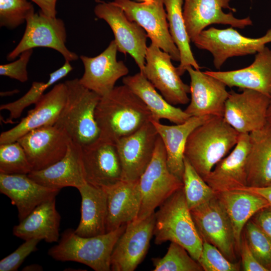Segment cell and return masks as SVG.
<instances>
[{
	"mask_svg": "<svg viewBox=\"0 0 271 271\" xmlns=\"http://www.w3.org/2000/svg\"><path fill=\"white\" fill-rule=\"evenodd\" d=\"M100 139L116 144L153 120L142 99L126 85L114 88L101 97L95 111Z\"/></svg>",
	"mask_w": 271,
	"mask_h": 271,
	"instance_id": "1",
	"label": "cell"
},
{
	"mask_svg": "<svg viewBox=\"0 0 271 271\" xmlns=\"http://www.w3.org/2000/svg\"><path fill=\"white\" fill-rule=\"evenodd\" d=\"M239 135L223 117L212 116L190 133L184 157L203 179L232 150Z\"/></svg>",
	"mask_w": 271,
	"mask_h": 271,
	"instance_id": "2",
	"label": "cell"
},
{
	"mask_svg": "<svg viewBox=\"0 0 271 271\" xmlns=\"http://www.w3.org/2000/svg\"><path fill=\"white\" fill-rule=\"evenodd\" d=\"M64 83L66 100L54 125L81 147L90 145L99 138L95 111L101 96L84 86L78 78Z\"/></svg>",
	"mask_w": 271,
	"mask_h": 271,
	"instance_id": "3",
	"label": "cell"
},
{
	"mask_svg": "<svg viewBox=\"0 0 271 271\" xmlns=\"http://www.w3.org/2000/svg\"><path fill=\"white\" fill-rule=\"evenodd\" d=\"M155 243H177L198 261L202 249L201 238L185 197L183 188L171 195L155 212Z\"/></svg>",
	"mask_w": 271,
	"mask_h": 271,
	"instance_id": "4",
	"label": "cell"
},
{
	"mask_svg": "<svg viewBox=\"0 0 271 271\" xmlns=\"http://www.w3.org/2000/svg\"><path fill=\"white\" fill-rule=\"evenodd\" d=\"M126 226L123 225L113 231L91 237L79 236L74 230L67 229L48 254L56 260L80 262L95 271L111 270L113 247Z\"/></svg>",
	"mask_w": 271,
	"mask_h": 271,
	"instance_id": "5",
	"label": "cell"
},
{
	"mask_svg": "<svg viewBox=\"0 0 271 271\" xmlns=\"http://www.w3.org/2000/svg\"><path fill=\"white\" fill-rule=\"evenodd\" d=\"M166 160L165 147L159 135L152 160L139 179L142 200L136 220L154 213L157 208L183 188L182 181L168 169Z\"/></svg>",
	"mask_w": 271,
	"mask_h": 271,
	"instance_id": "6",
	"label": "cell"
},
{
	"mask_svg": "<svg viewBox=\"0 0 271 271\" xmlns=\"http://www.w3.org/2000/svg\"><path fill=\"white\" fill-rule=\"evenodd\" d=\"M193 43L212 54L214 67L219 69L230 58L254 54L262 50L271 43V29L263 36L252 38L242 35L232 27L224 29L210 27L202 31Z\"/></svg>",
	"mask_w": 271,
	"mask_h": 271,
	"instance_id": "7",
	"label": "cell"
},
{
	"mask_svg": "<svg viewBox=\"0 0 271 271\" xmlns=\"http://www.w3.org/2000/svg\"><path fill=\"white\" fill-rule=\"evenodd\" d=\"M190 212L203 242L214 245L229 260L235 262L239 252L233 227L216 195Z\"/></svg>",
	"mask_w": 271,
	"mask_h": 271,
	"instance_id": "8",
	"label": "cell"
},
{
	"mask_svg": "<svg viewBox=\"0 0 271 271\" xmlns=\"http://www.w3.org/2000/svg\"><path fill=\"white\" fill-rule=\"evenodd\" d=\"M26 23L24 35L17 46L8 54V60H13L23 52L37 47L54 49L70 62L78 59V56L66 46L67 33L62 20L48 17L40 11L30 15Z\"/></svg>",
	"mask_w": 271,
	"mask_h": 271,
	"instance_id": "9",
	"label": "cell"
},
{
	"mask_svg": "<svg viewBox=\"0 0 271 271\" xmlns=\"http://www.w3.org/2000/svg\"><path fill=\"white\" fill-rule=\"evenodd\" d=\"M95 15L104 20L111 29L117 50L132 57L143 73L147 52V33L135 22L129 20L123 11L112 2L99 1Z\"/></svg>",
	"mask_w": 271,
	"mask_h": 271,
	"instance_id": "10",
	"label": "cell"
},
{
	"mask_svg": "<svg viewBox=\"0 0 271 271\" xmlns=\"http://www.w3.org/2000/svg\"><path fill=\"white\" fill-rule=\"evenodd\" d=\"M127 18L142 27L151 42L180 62L179 51L174 43L169 29L164 0H153L152 3H136L131 0H114Z\"/></svg>",
	"mask_w": 271,
	"mask_h": 271,
	"instance_id": "11",
	"label": "cell"
},
{
	"mask_svg": "<svg viewBox=\"0 0 271 271\" xmlns=\"http://www.w3.org/2000/svg\"><path fill=\"white\" fill-rule=\"evenodd\" d=\"M143 74L171 104L184 105L190 102V86L182 80L171 56L152 43L147 47Z\"/></svg>",
	"mask_w": 271,
	"mask_h": 271,
	"instance_id": "12",
	"label": "cell"
},
{
	"mask_svg": "<svg viewBox=\"0 0 271 271\" xmlns=\"http://www.w3.org/2000/svg\"><path fill=\"white\" fill-rule=\"evenodd\" d=\"M155 213L126 224L113 247L110 259L112 271H133L143 261L154 235Z\"/></svg>",
	"mask_w": 271,
	"mask_h": 271,
	"instance_id": "13",
	"label": "cell"
},
{
	"mask_svg": "<svg viewBox=\"0 0 271 271\" xmlns=\"http://www.w3.org/2000/svg\"><path fill=\"white\" fill-rule=\"evenodd\" d=\"M270 98L258 91L244 89L229 92L223 118L239 133H249L267 123Z\"/></svg>",
	"mask_w": 271,
	"mask_h": 271,
	"instance_id": "14",
	"label": "cell"
},
{
	"mask_svg": "<svg viewBox=\"0 0 271 271\" xmlns=\"http://www.w3.org/2000/svg\"><path fill=\"white\" fill-rule=\"evenodd\" d=\"M158 136L150 121L117 141L115 145L121 165L122 180L133 181L140 179L152 160Z\"/></svg>",
	"mask_w": 271,
	"mask_h": 271,
	"instance_id": "15",
	"label": "cell"
},
{
	"mask_svg": "<svg viewBox=\"0 0 271 271\" xmlns=\"http://www.w3.org/2000/svg\"><path fill=\"white\" fill-rule=\"evenodd\" d=\"M17 141L24 149L33 171H39L63 158L71 140L54 125L31 130Z\"/></svg>",
	"mask_w": 271,
	"mask_h": 271,
	"instance_id": "16",
	"label": "cell"
},
{
	"mask_svg": "<svg viewBox=\"0 0 271 271\" xmlns=\"http://www.w3.org/2000/svg\"><path fill=\"white\" fill-rule=\"evenodd\" d=\"M183 15L186 30L193 42L200 33L212 24L227 25L239 29L252 25L248 17L239 19L232 13H225L223 9L236 12L230 6L231 0H183Z\"/></svg>",
	"mask_w": 271,
	"mask_h": 271,
	"instance_id": "17",
	"label": "cell"
},
{
	"mask_svg": "<svg viewBox=\"0 0 271 271\" xmlns=\"http://www.w3.org/2000/svg\"><path fill=\"white\" fill-rule=\"evenodd\" d=\"M190 77L191 99L184 111L190 116L223 117L229 95L221 81L192 66L186 68Z\"/></svg>",
	"mask_w": 271,
	"mask_h": 271,
	"instance_id": "18",
	"label": "cell"
},
{
	"mask_svg": "<svg viewBox=\"0 0 271 271\" xmlns=\"http://www.w3.org/2000/svg\"><path fill=\"white\" fill-rule=\"evenodd\" d=\"M81 147L87 183L105 188L122 180L121 165L115 144L99 139Z\"/></svg>",
	"mask_w": 271,
	"mask_h": 271,
	"instance_id": "19",
	"label": "cell"
},
{
	"mask_svg": "<svg viewBox=\"0 0 271 271\" xmlns=\"http://www.w3.org/2000/svg\"><path fill=\"white\" fill-rule=\"evenodd\" d=\"M117 47L114 40L100 54L89 57L81 55L84 72L79 81L84 86L101 97L109 93L116 82L128 73L122 61L116 59Z\"/></svg>",
	"mask_w": 271,
	"mask_h": 271,
	"instance_id": "20",
	"label": "cell"
},
{
	"mask_svg": "<svg viewBox=\"0 0 271 271\" xmlns=\"http://www.w3.org/2000/svg\"><path fill=\"white\" fill-rule=\"evenodd\" d=\"M66 96L64 82L54 85L51 90L43 94L35 107L17 125L1 133L0 145L17 141L33 129L54 125L65 104Z\"/></svg>",
	"mask_w": 271,
	"mask_h": 271,
	"instance_id": "21",
	"label": "cell"
},
{
	"mask_svg": "<svg viewBox=\"0 0 271 271\" xmlns=\"http://www.w3.org/2000/svg\"><path fill=\"white\" fill-rule=\"evenodd\" d=\"M249 146V133H240L232 150L203 178L216 193L247 186L246 160Z\"/></svg>",
	"mask_w": 271,
	"mask_h": 271,
	"instance_id": "22",
	"label": "cell"
},
{
	"mask_svg": "<svg viewBox=\"0 0 271 271\" xmlns=\"http://www.w3.org/2000/svg\"><path fill=\"white\" fill-rule=\"evenodd\" d=\"M60 190L42 185L26 174L0 173V192L16 206L19 221L42 203L55 198Z\"/></svg>",
	"mask_w": 271,
	"mask_h": 271,
	"instance_id": "23",
	"label": "cell"
},
{
	"mask_svg": "<svg viewBox=\"0 0 271 271\" xmlns=\"http://www.w3.org/2000/svg\"><path fill=\"white\" fill-rule=\"evenodd\" d=\"M204 72L220 80L226 86L251 89L271 97V49L266 46L255 54L253 62L246 67Z\"/></svg>",
	"mask_w": 271,
	"mask_h": 271,
	"instance_id": "24",
	"label": "cell"
},
{
	"mask_svg": "<svg viewBox=\"0 0 271 271\" xmlns=\"http://www.w3.org/2000/svg\"><path fill=\"white\" fill-rule=\"evenodd\" d=\"M28 175L38 183L49 188L59 190L66 187L78 188L87 183L81 146L71 141L63 158L44 169L32 171Z\"/></svg>",
	"mask_w": 271,
	"mask_h": 271,
	"instance_id": "25",
	"label": "cell"
},
{
	"mask_svg": "<svg viewBox=\"0 0 271 271\" xmlns=\"http://www.w3.org/2000/svg\"><path fill=\"white\" fill-rule=\"evenodd\" d=\"M107 197L106 232L136 220L141 204L139 180H120L103 188Z\"/></svg>",
	"mask_w": 271,
	"mask_h": 271,
	"instance_id": "26",
	"label": "cell"
},
{
	"mask_svg": "<svg viewBox=\"0 0 271 271\" xmlns=\"http://www.w3.org/2000/svg\"><path fill=\"white\" fill-rule=\"evenodd\" d=\"M211 116H191L183 123L172 125L151 121L164 145L168 169L182 181L184 170V151L188 138L195 128Z\"/></svg>",
	"mask_w": 271,
	"mask_h": 271,
	"instance_id": "27",
	"label": "cell"
},
{
	"mask_svg": "<svg viewBox=\"0 0 271 271\" xmlns=\"http://www.w3.org/2000/svg\"><path fill=\"white\" fill-rule=\"evenodd\" d=\"M61 216L56 208L55 198L36 207L13 228V234L25 240L33 238L48 243L58 242Z\"/></svg>",
	"mask_w": 271,
	"mask_h": 271,
	"instance_id": "28",
	"label": "cell"
},
{
	"mask_svg": "<svg viewBox=\"0 0 271 271\" xmlns=\"http://www.w3.org/2000/svg\"><path fill=\"white\" fill-rule=\"evenodd\" d=\"M246 160L247 186L260 187L271 183V123L249 133Z\"/></svg>",
	"mask_w": 271,
	"mask_h": 271,
	"instance_id": "29",
	"label": "cell"
},
{
	"mask_svg": "<svg viewBox=\"0 0 271 271\" xmlns=\"http://www.w3.org/2000/svg\"><path fill=\"white\" fill-rule=\"evenodd\" d=\"M81 197V218L74 230L83 237H91L106 232L107 212L105 190L88 183L77 188Z\"/></svg>",
	"mask_w": 271,
	"mask_h": 271,
	"instance_id": "30",
	"label": "cell"
},
{
	"mask_svg": "<svg viewBox=\"0 0 271 271\" xmlns=\"http://www.w3.org/2000/svg\"><path fill=\"white\" fill-rule=\"evenodd\" d=\"M122 82L144 102L152 114V121L165 119L180 124L191 117L184 110L169 103L142 73L125 76Z\"/></svg>",
	"mask_w": 271,
	"mask_h": 271,
	"instance_id": "31",
	"label": "cell"
},
{
	"mask_svg": "<svg viewBox=\"0 0 271 271\" xmlns=\"http://www.w3.org/2000/svg\"><path fill=\"white\" fill-rule=\"evenodd\" d=\"M230 219L238 252L243 229L258 211L271 206L262 197L243 190L216 193Z\"/></svg>",
	"mask_w": 271,
	"mask_h": 271,
	"instance_id": "32",
	"label": "cell"
},
{
	"mask_svg": "<svg viewBox=\"0 0 271 271\" xmlns=\"http://www.w3.org/2000/svg\"><path fill=\"white\" fill-rule=\"evenodd\" d=\"M168 21L170 33L180 55V64L177 67L180 76L189 66L200 70L201 67L193 56L183 15V0H164Z\"/></svg>",
	"mask_w": 271,
	"mask_h": 271,
	"instance_id": "33",
	"label": "cell"
},
{
	"mask_svg": "<svg viewBox=\"0 0 271 271\" xmlns=\"http://www.w3.org/2000/svg\"><path fill=\"white\" fill-rule=\"evenodd\" d=\"M70 62L65 60L60 68L49 74V78L46 82H33L30 89L19 99L2 104L0 106L1 110H6L10 113L7 122H11L13 119L19 118L26 107L31 104H35L40 100L45 90L66 76L73 69Z\"/></svg>",
	"mask_w": 271,
	"mask_h": 271,
	"instance_id": "34",
	"label": "cell"
},
{
	"mask_svg": "<svg viewBox=\"0 0 271 271\" xmlns=\"http://www.w3.org/2000/svg\"><path fill=\"white\" fill-rule=\"evenodd\" d=\"M182 182L186 201L190 210L203 204L216 195V192L185 157Z\"/></svg>",
	"mask_w": 271,
	"mask_h": 271,
	"instance_id": "35",
	"label": "cell"
},
{
	"mask_svg": "<svg viewBox=\"0 0 271 271\" xmlns=\"http://www.w3.org/2000/svg\"><path fill=\"white\" fill-rule=\"evenodd\" d=\"M154 271H203L194 259L181 245L171 242L166 254L162 257L152 259Z\"/></svg>",
	"mask_w": 271,
	"mask_h": 271,
	"instance_id": "36",
	"label": "cell"
},
{
	"mask_svg": "<svg viewBox=\"0 0 271 271\" xmlns=\"http://www.w3.org/2000/svg\"><path fill=\"white\" fill-rule=\"evenodd\" d=\"M32 171L25 152L18 141L0 145V173L28 175Z\"/></svg>",
	"mask_w": 271,
	"mask_h": 271,
	"instance_id": "37",
	"label": "cell"
},
{
	"mask_svg": "<svg viewBox=\"0 0 271 271\" xmlns=\"http://www.w3.org/2000/svg\"><path fill=\"white\" fill-rule=\"evenodd\" d=\"M243 234L257 261L271 271V238L251 220L245 224Z\"/></svg>",
	"mask_w": 271,
	"mask_h": 271,
	"instance_id": "38",
	"label": "cell"
},
{
	"mask_svg": "<svg viewBox=\"0 0 271 271\" xmlns=\"http://www.w3.org/2000/svg\"><path fill=\"white\" fill-rule=\"evenodd\" d=\"M34 12L33 5L27 0H0V26L15 29Z\"/></svg>",
	"mask_w": 271,
	"mask_h": 271,
	"instance_id": "39",
	"label": "cell"
},
{
	"mask_svg": "<svg viewBox=\"0 0 271 271\" xmlns=\"http://www.w3.org/2000/svg\"><path fill=\"white\" fill-rule=\"evenodd\" d=\"M205 271H238L240 264L229 260L214 245L203 242L202 249L198 260Z\"/></svg>",
	"mask_w": 271,
	"mask_h": 271,
	"instance_id": "40",
	"label": "cell"
},
{
	"mask_svg": "<svg viewBox=\"0 0 271 271\" xmlns=\"http://www.w3.org/2000/svg\"><path fill=\"white\" fill-rule=\"evenodd\" d=\"M41 240L33 238L25 240L14 252L0 261V271H16L25 259L37 250V246Z\"/></svg>",
	"mask_w": 271,
	"mask_h": 271,
	"instance_id": "41",
	"label": "cell"
},
{
	"mask_svg": "<svg viewBox=\"0 0 271 271\" xmlns=\"http://www.w3.org/2000/svg\"><path fill=\"white\" fill-rule=\"evenodd\" d=\"M33 52L31 49L23 52L19 59L10 63L0 65V75L24 83L28 80L27 65Z\"/></svg>",
	"mask_w": 271,
	"mask_h": 271,
	"instance_id": "42",
	"label": "cell"
},
{
	"mask_svg": "<svg viewBox=\"0 0 271 271\" xmlns=\"http://www.w3.org/2000/svg\"><path fill=\"white\" fill-rule=\"evenodd\" d=\"M239 253L241 256L242 269L244 271H267L256 259L246 239L242 234Z\"/></svg>",
	"mask_w": 271,
	"mask_h": 271,
	"instance_id": "43",
	"label": "cell"
},
{
	"mask_svg": "<svg viewBox=\"0 0 271 271\" xmlns=\"http://www.w3.org/2000/svg\"><path fill=\"white\" fill-rule=\"evenodd\" d=\"M250 220L271 238V206L260 210Z\"/></svg>",
	"mask_w": 271,
	"mask_h": 271,
	"instance_id": "44",
	"label": "cell"
},
{
	"mask_svg": "<svg viewBox=\"0 0 271 271\" xmlns=\"http://www.w3.org/2000/svg\"><path fill=\"white\" fill-rule=\"evenodd\" d=\"M28 1V0H27ZM40 8V11L44 15L52 18L56 17V5L57 0H30Z\"/></svg>",
	"mask_w": 271,
	"mask_h": 271,
	"instance_id": "45",
	"label": "cell"
},
{
	"mask_svg": "<svg viewBox=\"0 0 271 271\" xmlns=\"http://www.w3.org/2000/svg\"><path fill=\"white\" fill-rule=\"evenodd\" d=\"M237 190H243L257 194L265 199L271 205V183L260 187L246 186Z\"/></svg>",
	"mask_w": 271,
	"mask_h": 271,
	"instance_id": "46",
	"label": "cell"
},
{
	"mask_svg": "<svg viewBox=\"0 0 271 271\" xmlns=\"http://www.w3.org/2000/svg\"><path fill=\"white\" fill-rule=\"evenodd\" d=\"M43 267L37 264H34L25 266L23 270H42Z\"/></svg>",
	"mask_w": 271,
	"mask_h": 271,
	"instance_id": "47",
	"label": "cell"
},
{
	"mask_svg": "<svg viewBox=\"0 0 271 271\" xmlns=\"http://www.w3.org/2000/svg\"><path fill=\"white\" fill-rule=\"evenodd\" d=\"M267 122L271 123V97L267 111Z\"/></svg>",
	"mask_w": 271,
	"mask_h": 271,
	"instance_id": "48",
	"label": "cell"
},
{
	"mask_svg": "<svg viewBox=\"0 0 271 271\" xmlns=\"http://www.w3.org/2000/svg\"><path fill=\"white\" fill-rule=\"evenodd\" d=\"M19 92V90H12V91H11L10 92L9 91H7V92H1V96H6L8 93H9L7 96H10V95H12L14 94H15L17 92Z\"/></svg>",
	"mask_w": 271,
	"mask_h": 271,
	"instance_id": "49",
	"label": "cell"
},
{
	"mask_svg": "<svg viewBox=\"0 0 271 271\" xmlns=\"http://www.w3.org/2000/svg\"><path fill=\"white\" fill-rule=\"evenodd\" d=\"M139 1H142L145 3H150L153 1V0H139Z\"/></svg>",
	"mask_w": 271,
	"mask_h": 271,
	"instance_id": "50",
	"label": "cell"
}]
</instances>
